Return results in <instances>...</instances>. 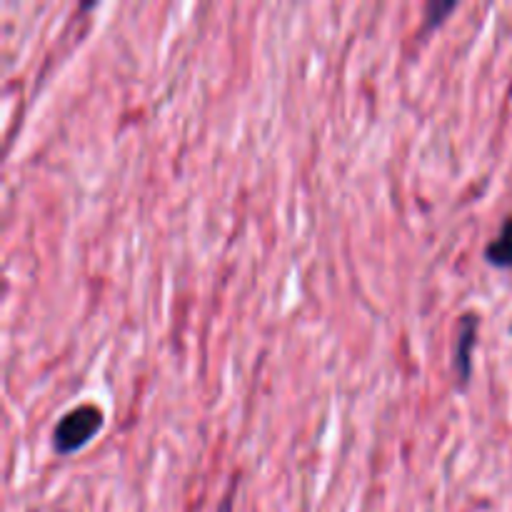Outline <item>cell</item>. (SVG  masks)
Masks as SVG:
<instances>
[{"label": "cell", "mask_w": 512, "mask_h": 512, "mask_svg": "<svg viewBox=\"0 0 512 512\" xmlns=\"http://www.w3.org/2000/svg\"><path fill=\"white\" fill-rule=\"evenodd\" d=\"M455 10V3H430L428 5V25H425V30L435 28L438 23H443V18L448 13H453Z\"/></svg>", "instance_id": "obj_4"}, {"label": "cell", "mask_w": 512, "mask_h": 512, "mask_svg": "<svg viewBox=\"0 0 512 512\" xmlns=\"http://www.w3.org/2000/svg\"><path fill=\"white\" fill-rule=\"evenodd\" d=\"M485 258L495 268H512V218L505 220L498 238L485 248Z\"/></svg>", "instance_id": "obj_3"}, {"label": "cell", "mask_w": 512, "mask_h": 512, "mask_svg": "<svg viewBox=\"0 0 512 512\" xmlns=\"http://www.w3.org/2000/svg\"><path fill=\"white\" fill-rule=\"evenodd\" d=\"M475 335H478V318H475V315H465V318L460 320L458 343H455L453 353L455 373H458V378L463 380V383L470 378V355H473Z\"/></svg>", "instance_id": "obj_2"}, {"label": "cell", "mask_w": 512, "mask_h": 512, "mask_svg": "<svg viewBox=\"0 0 512 512\" xmlns=\"http://www.w3.org/2000/svg\"><path fill=\"white\" fill-rule=\"evenodd\" d=\"M103 428V413L98 405L85 403L73 408L60 418V423L53 430V445L58 453L70 455L83 448L88 440L95 438V433Z\"/></svg>", "instance_id": "obj_1"}]
</instances>
